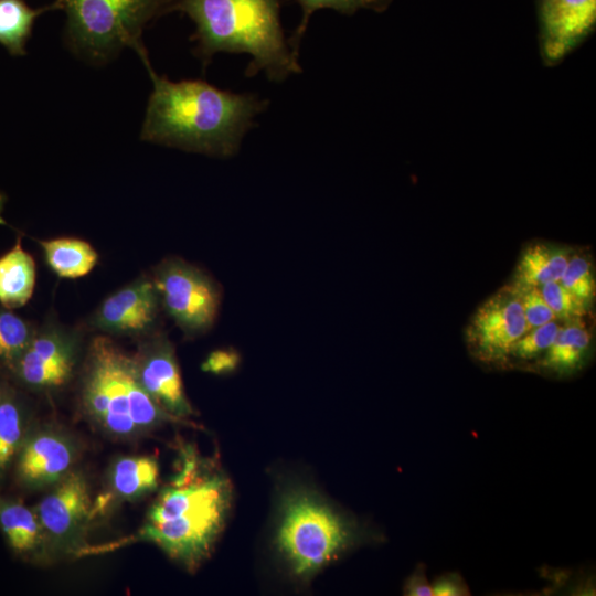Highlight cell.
<instances>
[{
	"mask_svg": "<svg viewBox=\"0 0 596 596\" xmlns=\"http://www.w3.org/2000/svg\"><path fill=\"white\" fill-rule=\"evenodd\" d=\"M159 483V464L152 456H127L116 460L110 469L111 493L119 499H138Z\"/></svg>",
	"mask_w": 596,
	"mask_h": 596,
	"instance_id": "cell-18",
	"label": "cell"
},
{
	"mask_svg": "<svg viewBox=\"0 0 596 596\" xmlns=\"http://www.w3.org/2000/svg\"><path fill=\"white\" fill-rule=\"evenodd\" d=\"M596 23V0H540V39L546 64L562 61Z\"/></svg>",
	"mask_w": 596,
	"mask_h": 596,
	"instance_id": "cell-9",
	"label": "cell"
},
{
	"mask_svg": "<svg viewBox=\"0 0 596 596\" xmlns=\"http://www.w3.org/2000/svg\"><path fill=\"white\" fill-rule=\"evenodd\" d=\"M66 13V40L83 58L103 63L124 47L147 53L141 34L158 15L171 12L177 0H57Z\"/></svg>",
	"mask_w": 596,
	"mask_h": 596,
	"instance_id": "cell-6",
	"label": "cell"
},
{
	"mask_svg": "<svg viewBox=\"0 0 596 596\" xmlns=\"http://www.w3.org/2000/svg\"><path fill=\"white\" fill-rule=\"evenodd\" d=\"M135 361L141 385L163 411L179 421L193 414L169 341L164 338L155 339Z\"/></svg>",
	"mask_w": 596,
	"mask_h": 596,
	"instance_id": "cell-10",
	"label": "cell"
},
{
	"mask_svg": "<svg viewBox=\"0 0 596 596\" xmlns=\"http://www.w3.org/2000/svg\"><path fill=\"white\" fill-rule=\"evenodd\" d=\"M301 8V20L288 39L294 52L299 55L300 43L307 31L309 20L320 9H332L343 14H353L360 9L383 10L389 0H297Z\"/></svg>",
	"mask_w": 596,
	"mask_h": 596,
	"instance_id": "cell-22",
	"label": "cell"
},
{
	"mask_svg": "<svg viewBox=\"0 0 596 596\" xmlns=\"http://www.w3.org/2000/svg\"><path fill=\"white\" fill-rule=\"evenodd\" d=\"M592 336L585 318L563 322L553 342L541 356L540 365L557 375L574 373L587 360Z\"/></svg>",
	"mask_w": 596,
	"mask_h": 596,
	"instance_id": "cell-15",
	"label": "cell"
},
{
	"mask_svg": "<svg viewBox=\"0 0 596 596\" xmlns=\"http://www.w3.org/2000/svg\"><path fill=\"white\" fill-rule=\"evenodd\" d=\"M82 401L91 418L117 436H132L167 421H179L143 389L135 358L104 336L89 347Z\"/></svg>",
	"mask_w": 596,
	"mask_h": 596,
	"instance_id": "cell-4",
	"label": "cell"
},
{
	"mask_svg": "<svg viewBox=\"0 0 596 596\" xmlns=\"http://www.w3.org/2000/svg\"><path fill=\"white\" fill-rule=\"evenodd\" d=\"M539 288L557 320L566 322L584 319L588 315L590 307L574 296L560 280Z\"/></svg>",
	"mask_w": 596,
	"mask_h": 596,
	"instance_id": "cell-27",
	"label": "cell"
},
{
	"mask_svg": "<svg viewBox=\"0 0 596 596\" xmlns=\"http://www.w3.org/2000/svg\"><path fill=\"white\" fill-rule=\"evenodd\" d=\"M511 285L517 290L529 329L557 320L539 287Z\"/></svg>",
	"mask_w": 596,
	"mask_h": 596,
	"instance_id": "cell-28",
	"label": "cell"
},
{
	"mask_svg": "<svg viewBox=\"0 0 596 596\" xmlns=\"http://www.w3.org/2000/svg\"><path fill=\"white\" fill-rule=\"evenodd\" d=\"M22 435L21 414L12 401H0V472L17 453Z\"/></svg>",
	"mask_w": 596,
	"mask_h": 596,
	"instance_id": "cell-26",
	"label": "cell"
},
{
	"mask_svg": "<svg viewBox=\"0 0 596 596\" xmlns=\"http://www.w3.org/2000/svg\"><path fill=\"white\" fill-rule=\"evenodd\" d=\"M152 82L140 139L227 159L238 153L269 100L254 93L220 89L201 79L170 81L140 57Z\"/></svg>",
	"mask_w": 596,
	"mask_h": 596,
	"instance_id": "cell-1",
	"label": "cell"
},
{
	"mask_svg": "<svg viewBox=\"0 0 596 596\" xmlns=\"http://www.w3.org/2000/svg\"><path fill=\"white\" fill-rule=\"evenodd\" d=\"M231 501L230 480L187 450L181 469L150 507L138 539L156 544L192 571L214 547Z\"/></svg>",
	"mask_w": 596,
	"mask_h": 596,
	"instance_id": "cell-3",
	"label": "cell"
},
{
	"mask_svg": "<svg viewBox=\"0 0 596 596\" xmlns=\"http://www.w3.org/2000/svg\"><path fill=\"white\" fill-rule=\"evenodd\" d=\"M0 525L19 553L35 551L43 541L44 531L36 514L21 503L0 504Z\"/></svg>",
	"mask_w": 596,
	"mask_h": 596,
	"instance_id": "cell-21",
	"label": "cell"
},
{
	"mask_svg": "<svg viewBox=\"0 0 596 596\" xmlns=\"http://www.w3.org/2000/svg\"><path fill=\"white\" fill-rule=\"evenodd\" d=\"M29 324L7 309H0V359L10 363L29 345L33 338Z\"/></svg>",
	"mask_w": 596,
	"mask_h": 596,
	"instance_id": "cell-24",
	"label": "cell"
},
{
	"mask_svg": "<svg viewBox=\"0 0 596 596\" xmlns=\"http://www.w3.org/2000/svg\"><path fill=\"white\" fill-rule=\"evenodd\" d=\"M572 251L555 244H528L518 260L513 280L515 286L541 287L558 281L566 268Z\"/></svg>",
	"mask_w": 596,
	"mask_h": 596,
	"instance_id": "cell-16",
	"label": "cell"
},
{
	"mask_svg": "<svg viewBox=\"0 0 596 596\" xmlns=\"http://www.w3.org/2000/svg\"><path fill=\"white\" fill-rule=\"evenodd\" d=\"M351 540L348 522L316 492L296 487L281 496L275 542L298 578L315 576Z\"/></svg>",
	"mask_w": 596,
	"mask_h": 596,
	"instance_id": "cell-5",
	"label": "cell"
},
{
	"mask_svg": "<svg viewBox=\"0 0 596 596\" xmlns=\"http://www.w3.org/2000/svg\"><path fill=\"white\" fill-rule=\"evenodd\" d=\"M561 323L558 320L529 329L512 345L508 360L531 361L541 359L553 342Z\"/></svg>",
	"mask_w": 596,
	"mask_h": 596,
	"instance_id": "cell-25",
	"label": "cell"
},
{
	"mask_svg": "<svg viewBox=\"0 0 596 596\" xmlns=\"http://www.w3.org/2000/svg\"><path fill=\"white\" fill-rule=\"evenodd\" d=\"M405 594L409 596H428L433 595L432 586L429 585L424 571L415 572L405 584Z\"/></svg>",
	"mask_w": 596,
	"mask_h": 596,
	"instance_id": "cell-31",
	"label": "cell"
},
{
	"mask_svg": "<svg viewBox=\"0 0 596 596\" xmlns=\"http://www.w3.org/2000/svg\"><path fill=\"white\" fill-rule=\"evenodd\" d=\"M3 207V196L0 194V219H1V211ZM1 221V220H0Z\"/></svg>",
	"mask_w": 596,
	"mask_h": 596,
	"instance_id": "cell-32",
	"label": "cell"
},
{
	"mask_svg": "<svg viewBox=\"0 0 596 596\" xmlns=\"http://www.w3.org/2000/svg\"><path fill=\"white\" fill-rule=\"evenodd\" d=\"M152 281L161 307L187 334L212 328L221 289L207 274L183 259L169 258L157 267Z\"/></svg>",
	"mask_w": 596,
	"mask_h": 596,
	"instance_id": "cell-7",
	"label": "cell"
},
{
	"mask_svg": "<svg viewBox=\"0 0 596 596\" xmlns=\"http://www.w3.org/2000/svg\"><path fill=\"white\" fill-rule=\"evenodd\" d=\"M435 596H455L466 595L468 589L460 577L456 575H447L440 577L432 587Z\"/></svg>",
	"mask_w": 596,
	"mask_h": 596,
	"instance_id": "cell-30",
	"label": "cell"
},
{
	"mask_svg": "<svg viewBox=\"0 0 596 596\" xmlns=\"http://www.w3.org/2000/svg\"><path fill=\"white\" fill-rule=\"evenodd\" d=\"M35 284V264L20 241L0 258V304L7 309L25 305Z\"/></svg>",
	"mask_w": 596,
	"mask_h": 596,
	"instance_id": "cell-17",
	"label": "cell"
},
{
	"mask_svg": "<svg viewBox=\"0 0 596 596\" xmlns=\"http://www.w3.org/2000/svg\"><path fill=\"white\" fill-rule=\"evenodd\" d=\"M76 360L75 342L56 330L33 336L13 363L19 376L29 385L53 389L65 384Z\"/></svg>",
	"mask_w": 596,
	"mask_h": 596,
	"instance_id": "cell-11",
	"label": "cell"
},
{
	"mask_svg": "<svg viewBox=\"0 0 596 596\" xmlns=\"http://www.w3.org/2000/svg\"><path fill=\"white\" fill-rule=\"evenodd\" d=\"M172 11L193 21V53L204 68L224 52L251 56L246 77L263 72L268 81L283 83L302 72L281 26L280 0H177Z\"/></svg>",
	"mask_w": 596,
	"mask_h": 596,
	"instance_id": "cell-2",
	"label": "cell"
},
{
	"mask_svg": "<svg viewBox=\"0 0 596 596\" xmlns=\"http://www.w3.org/2000/svg\"><path fill=\"white\" fill-rule=\"evenodd\" d=\"M560 283L579 300L592 307L596 283L589 255L572 252Z\"/></svg>",
	"mask_w": 596,
	"mask_h": 596,
	"instance_id": "cell-23",
	"label": "cell"
},
{
	"mask_svg": "<svg viewBox=\"0 0 596 596\" xmlns=\"http://www.w3.org/2000/svg\"><path fill=\"white\" fill-rule=\"evenodd\" d=\"M62 9L58 1L40 9L23 0H0V44L14 56L25 54V44L35 19L47 10Z\"/></svg>",
	"mask_w": 596,
	"mask_h": 596,
	"instance_id": "cell-19",
	"label": "cell"
},
{
	"mask_svg": "<svg viewBox=\"0 0 596 596\" xmlns=\"http://www.w3.org/2000/svg\"><path fill=\"white\" fill-rule=\"evenodd\" d=\"M74 449L61 435L41 433L30 438L21 450L20 478L33 487L57 483L70 471Z\"/></svg>",
	"mask_w": 596,
	"mask_h": 596,
	"instance_id": "cell-14",
	"label": "cell"
},
{
	"mask_svg": "<svg viewBox=\"0 0 596 596\" xmlns=\"http://www.w3.org/2000/svg\"><path fill=\"white\" fill-rule=\"evenodd\" d=\"M88 485L79 472H68L36 508L44 532L52 539L66 541L78 531L91 513Z\"/></svg>",
	"mask_w": 596,
	"mask_h": 596,
	"instance_id": "cell-13",
	"label": "cell"
},
{
	"mask_svg": "<svg viewBox=\"0 0 596 596\" xmlns=\"http://www.w3.org/2000/svg\"><path fill=\"white\" fill-rule=\"evenodd\" d=\"M529 330L515 288L509 284L486 299L470 317L465 338L479 361L508 360L514 342Z\"/></svg>",
	"mask_w": 596,
	"mask_h": 596,
	"instance_id": "cell-8",
	"label": "cell"
},
{
	"mask_svg": "<svg viewBox=\"0 0 596 596\" xmlns=\"http://www.w3.org/2000/svg\"><path fill=\"white\" fill-rule=\"evenodd\" d=\"M241 362L240 354L233 349L212 351L202 364V370L213 374H228L235 371Z\"/></svg>",
	"mask_w": 596,
	"mask_h": 596,
	"instance_id": "cell-29",
	"label": "cell"
},
{
	"mask_svg": "<svg viewBox=\"0 0 596 596\" xmlns=\"http://www.w3.org/2000/svg\"><path fill=\"white\" fill-rule=\"evenodd\" d=\"M47 265L60 277L78 278L88 274L97 263L96 251L85 241L54 238L42 241Z\"/></svg>",
	"mask_w": 596,
	"mask_h": 596,
	"instance_id": "cell-20",
	"label": "cell"
},
{
	"mask_svg": "<svg viewBox=\"0 0 596 596\" xmlns=\"http://www.w3.org/2000/svg\"><path fill=\"white\" fill-rule=\"evenodd\" d=\"M160 307L153 281L140 278L102 302L95 315V326L117 334L143 333L156 324Z\"/></svg>",
	"mask_w": 596,
	"mask_h": 596,
	"instance_id": "cell-12",
	"label": "cell"
}]
</instances>
